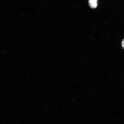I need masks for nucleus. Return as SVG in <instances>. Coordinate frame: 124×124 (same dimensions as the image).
<instances>
[{"label":"nucleus","mask_w":124,"mask_h":124,"mask_svg":"<svg viewBox=\"0 0 124 124\" xmlns=\"http://www.w3.org/2000/svg\"><path fill=\"white\" fill-rule=\"evenodd\" d=\"M98 0H89V6L91 8L94 9L97 7Z\"/></svg>","instance_id":"obj_1"},{"label":"nucleus","mask_w":124,"mask_h":124,"mask_svg":"<svg viewBox=\"0 0 124 124\" xmlns=\"http://www.w3.org/2000/svg\"><path fill=\"white\" fill-rule=\"evenodd\" d=\"M122 48L124 49V39L122 42Z\"/></svg>","instance_id":"obj_2"}]
</instances>
